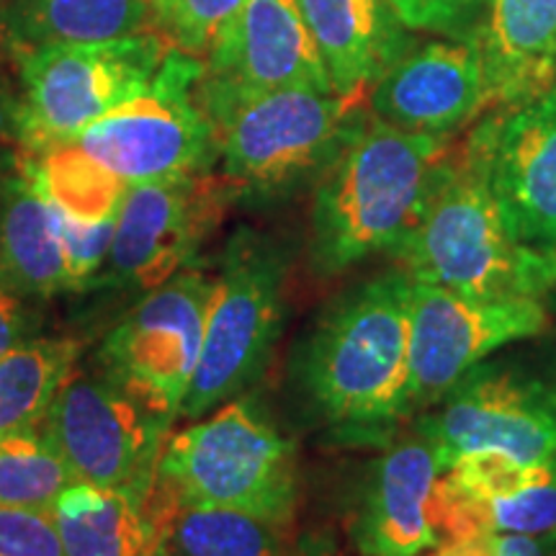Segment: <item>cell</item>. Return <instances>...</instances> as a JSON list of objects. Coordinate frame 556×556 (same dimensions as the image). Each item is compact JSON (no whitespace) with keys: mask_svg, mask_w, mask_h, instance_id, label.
<instances>
[{"mask_svg":"<svg viewBox=\"0 0 556 556\" xmlns=\"http://www.w3.org/2000/svg\"><path fill=\"white\" fill-rule=\"evenodd\" d=\"M18 168L34 178L47 199L83 222L116 219L129 184L93 160L75 142H58L39 152H24Z\"/></svg>","mask_w":556,"mask_h":556,"instance_id":"cell-25","label":"cell"},{"mask_svg":"<svg viewBox=\"0 0 556 556\" xmlns=\"http://www.w3.org/2000/svg\"><path fill=\"white\" fill-rule=\"evenodd\" d=\"M394 255L413 281L471 299H541L556 287V255L516 240L467 148L451 152L426 212Z\"/></svg>","mask_w":556,"mask_h":556,"instance_id":"cell-3","label":"cell"},{"mask_svg":"<svg viewBox=\"0 0 556 556\" xmlns=\"http://www.w3.org/2000/svg\"><path fill=\"white\" fill-rule=\"evenodd\" d=\"M283 88L332 93L299 0H245L206 58L199 103L208 122L238 101Z\"/></svg>","mask_w":556,"mask_h":556,"instance_id":"cell-15","label":"cell"},{"mask_svg":"<svg viewBox=\"0 0 556 556\" xmlns=\"http://www.w3.org/2000/svg\"><path fill=\"white\" fill-rule=\"evenodd\" d=\"M0 287L29 299L70 291L58 212L24 168L0 186Z\"/></svg>","mask_w":556,"mask_h":556,"instance_id":"cell-21","label":"cell"},{"mask_svg":"<svg viewBox=\"0 0 556 556\" xmlns=\"http://www.w3.org/2000/svg\"><path fill=\"white\" fill-rule=\"evenodd\" d=\"M332 93L356 103L415 45L389 0H299Z\"/></svg>","mask_w":556,"mask_h":556,"instance_id":"cell-18","label":"cell"},{"mask_svg":"<svg viewBox=\"0 0 556 556\" xmlns=\"http://www.w3.org/2000/svg\"><path fill=\"white\" fill-rule=\"evenodd\" d=\"M409 31L469 37L482 21L486 0H389Z\"/></svg>","mask_w":556,"mask_h":556,"instance_id":"cell-30","label":"cell"},{"mask_svg":"<svg viewBox=\"0 0 556 556\" xmlns=\"http://www.w3.org/2000/svg\"><path fill=\"white\" fill-rule=\"evenodd\" d=\"M170 426L173 417L96 361L83 371H70L39 433L62 456L75 482L148 495L155 490Z\"/></svg>","mask_w":556,"mask_h":556,"instance_id":"cell-8","label":"cell"},{"mask_svg":"<svg viewBox=\"0 0 556 556\" xmlns=\"http://www.w3.org/2000/svg\"><path fill=\"white\" fill-rule=\"evenodd\" d=\"M477 41L490 106L528 101L556 83V0H486Z\"/></svg>","mask_w":556,"mask_h":556,"instance_id":"cell-19","label":"cell"},{"mask_svg":"<svg viewBox=\"0 0 556 556\" xmlns=\"http://www.w3.org/2000/svg\"><path fill=\"white\" fill-rule=\"evenodd\" d=\"M368 103L377 119L407 131L448 137L462 129L490 106L477 31L413 45L381 75Z\"/></svg>","mask_w":556,"mask_h":556,"instance_id":"cell-16","label":"cell"},{"mask_svg":"<svg viewBox=\"0 0 556 556\" xmlns=\"http://www.w3.org/2000/svg\"><path fill=\"white\" fill-rule=\"evenodd\" d=\"M29 332L31 323L21 299L13 291L0 287V356L31 340Z\"/></svg>","mask_w":556,"mask_h":556,"instance_id":"cell-32","label":"cell"},{"mask_svg":"<svg viewBox=\"0 0 556 556\" xmlns=\"http://www.w3.org/2000/svg\"><path fill=\"white\" fill-rule=\"evenodd\" d=\"M201 75L204 62L170 50L144 93L111 109L70 142L127 184L208 170L219 148L199 103Z\"/></svg>","mask_w":556,"mask_h":556,"instance_id":"cell-9","label":"cell"},{"mask_svg":"<svg viewBox=\"0 0 556 556\" xmlns=\"http://www.w3.org/2000/svg\"><path fill=\"white\" fill-rule=\"evenodd\" d=\"M75 479L39 430L0 438V505L47 507Z\"/></svg>","mask_w":556,"mask_h":556,"instance_id":"cell-26","label":"cell"},{"mask_svg":"<svg viewBox=\"0 0 556 556\" xmlns=\"http://www.w3.org/2000/svg\"><path fill=\"white\" fill-rule=\"evenodd\" d=\"M245 0H150V31L173 50L204 60L225 37Z\"/></svg>","mask_w":556,"mask_h":556,"instance_id":"cell-27","label":"cell"},{"mask_svg":"<svg viewBox=\"0 0 556 556\" xmlns=\"http://www.w3.org/2000/svg\"><path fill=\"white\" fill-rule=\"evenodd\" d=\"M443 469L422 435L384 451L368 471L353 523L364 556H420L438 546L435 500Z\"/></svg>","mask_w":556,"mask_h":556,"instance_id":"cell-17","label":"cell"},{"mask_svg":"<svg viewBox=\"0 0 556 556\" xmlns=\"http://www.w3.org/2000/svg\"><path fill=\"white\" fill-rule=\"evenodd\" d=\"M155 484L178 505L225 507L291 523L296 451L253 400H229L165 441Z\"/></svg>","mask_w":556,"mask_h":556,"instance_id":"cell-4","label":"cell"},{"mask_svg":"<svg viewBox=\"0 0 556 556\" xmlns=\"http://www.w3.org/2000/svg\"><path fill=\"white\" fill-rule=\"evenodd\" d=\"M170 50L150 29L116 41L21 50V148L39 152L78 137L111 109L144 93Z\"/></svg>","mask_w":556,"mask_h":556,"instance_id":"cell-7","label":"cell"},{"mask_svg":"<svg viewBox=\"0 0 556 556\" xmlns=\"http://www.w3.org/2000/svg\"><path fill=\"white\" fill-rule=\"evenodd\" d=\"M238 199L225 176H184L129 184L114 222L109 258L93 287L157 289L191 268L199 248Z\"/></svg>","mask_w":556,"mask_h":556,"instance_id":"cell-10","label":"cell"},{"mask_svg":"<svg viewBox=\"0 0 556 556\" xmlns=\"http://www.w3.org/2000/svg\"><path fill=\"white\" fill-rule=\"evenodd\" d=\"M152 556H294L289 523L225 510L173 505Z\"/></svg>","mask_w":556,"mask_h":556,"instance_id":"cell-22","label":"cell"},{"mask_svg":"<svg viewBox=\"0 0 556 556\" xmlns=\"http://www.w3.org/2000/svg\"><path fill=\"white\" fill-rule=\"evenodd\" d=\"M548 328L536 296L471 299L413 281L407 413L435 405L486 356Z\"/></svg>","mask_w":556,"mask_h":556,"instance_id":"cell-12","label":"cell"},{"mask_svg":"<svg viewBox=\"0 0 556 556\" xmlns=\"http://www.w3.org/2000/svg\"><path fill=\"white\" fill-rule=\"evenodd\" d=\"M54 212H58V229L62 250H65L70 289L78 291L93 287L103 263L109 258L116 219L83 222L73 214L62 212L60 206H54Z\"/></svg>","mask_w":556,"mask_h":556,"instance_id":"cell-28","label":"cell"},{"mask_svg":"<svg viewBox=\"0 0 556 556\" xmlns=\"http://www.w3.org/2000/svg\"><path fill=\"white\" fill-rule=\"evenodd\" d=\"M173 505L157 484L142 495L73 482L60 492L50 513L65 556H152Z\"/></svg>","mask_w":556,"mask_h":556,"instance_id":"cell-20","label":"cell"},{"mask_svg":"<svg viewBox=\"0 0 556 556\" xmlns=\"http://www.w3.org/2000/svg\"><path fill=\"white\" fill-rule=\"evenodd\" d=\"M464 148L516 240L556 255V83L533 99L497 106Z\"/></svg>","mask_w":556,"mask_h":556,"instance_id":"cell-14","label":"cell"},{"mask_svg":"<svg viewBox=\"0 0 556 556\" xmlns=\"http://www.w3.org/2000/svg\"><path fill=\"white\" fill-rule=\"evenodd\" d=\"M361 119V103L312 88L238 101L212 119L222 176L238 199L283 197L323 176Z\"/></svg>","mask_w":556,"mask_h":556,"instance_id":"cell-5","label":"cell"},{"mask_svg":"<svg viewBox=\"0 0 556 556\" xmlns=\"http://www.w3.org/2000/svg\"><path fill=\"white\" fill-rule=\"evenodd\" d=\"M283 283L287 253L266 235L238 229L214 278L204 343L180 415L212 413L261 377L281 332Z\"/></svg>","mask_w":556,"mask_h":556,"instance_id":"cell-6","label":"cell"},{"mask_svg":"<svg viewBox=\"0 0 556 556\" xmlns=\"http://www.w3.org/2000/svg\"><path fill=\"white\" fill-rule=\"evenodd\" d=\"M448 157V137L364 116L317 178L312 206L317 268L338 274L381 250L394 253L420 222Z\"/></svg>","mask_w":556,"mask_h":556,"instance_id":"cell-1","label":"cell"},{"mask_svg":"<svg viewBox=\"0 0 556 556\" xmlns=\"http://www.w3.org/2000/svg\"><path fill=\"white\" fill-rule=\"evenodd\" d=\"M420 420L441 469L469 454L556 462V387L516 368L482 366L454 384Z\"/></svg>","mask_w":556,"mask_h":556,"instance_id":"cell-11","label":"cell"},{"mask_svg":"<svg viewBox=\"0 0 556 556\" xmlns=\"http://www.w3.org/2000/svg\"><path fill=\"white\" fill-rule=\"evenodd\" d=\"M413 278L389 270L345 291L319 317L299 361L304 394L319 417L374 428L407 415Z\"/></svg>","mask_w":556,"mask_h":556,"instance_id":"cell-2","label":"cell"},{"mask_svg":"<svg viewBox=\"0 0 556 556\" xmlns=\"http://www.w3.org/2000/svg\"><path fill=\"white\" fill-rule=\"evenodd\" d=\"M433 556H556V539L484 531L448 541V544L438 546Z\"/></svg>","mask_w":556,"mask_h":556,"instance_id":"cell-31","label":"cell"},{"mask_svg":"<svg viewBox=\"0 0 556 556\" xmlns=\"http://www.w3.org/2000/svg\"><path fill=\"white\" fill-rule=\"evenodd\" d=\"M13 29L26 47L116 41L150 29V0H21Z\"/></svg>","mask_w":556,"mask_h":556,"instance_id":"cell-24","label":"cell"},{"mask_svg":"<svg viewBox=\"0 0 556 556\" xmlns=\"http://www.w3.org/2000/svg\"><path fill=\"white\" fill-rule=\"evenodd\" d=\"M78 353V340L31 338L0 356V438L39 430Z\"/></svg>","mask_w":556,"mask_h":556,"instance_id":"cell-23","label":"cell"},{"mask_svg":"<svg viewBox=\"0 0 556 556\" xmlns=\"http://www.w3.org/2000/svg\"><path fill=\"white\" fill-rule=\"evenodd\" d=\"M214 278L199 268L150 289L103 340L96 361L165 415H180L197 371Z\"/></svg>","mask_w":556,"mask_h":556,"instance_id":"cell-13","label":"cell"},{"mask_svg":"<svg viewBox=\"0 0 556 556\" xmlns=\"http://www.w3.org/2000/svg\"><path fill=\"white\" fill-rule=\"evenodd\" d=\"M0 556H65L52 513L0 505Z\"/></svg>","mask_w":556,"mask_h":556,"instance_id":"cell-29","label":"cell"}]
</instances>
